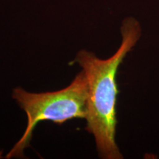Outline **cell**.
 <instances>
[{"label":"cell","mask_w":159,"mask_h":159,"mask_svg":"<svg viewBox=\"0 0 159 159\" xmlns=\"http://www.w3.org/2000/svg\"><path fill=\"white\" fill-rule=\"evenodd\" d=\"M120 32V46L112 56L101 59L94 52L83 49L71 63H78L86 77L89 94L85 130L94 136L99 156L103 159L124 158L116 142V75L119 66L141 39L142 26L136 19L128 17L122 21Z\"/></svg>","instance_id":"obj_1"},{"label":"cell","mask_w":159,"mask_h":159,"mask_svg":"<svg viewBox=\"0 0 159 159\" xmlns=\"http://www.w3.org/2000/svg\"><path fill=\"white\" fill-rule=\"evenodd\" d=\"M88 83L83 70L66 88L56 91L30 93L21 87L13 89V98L27 116V125L21 138L7 155V158L23 156L36 125L43 121L62 125L72 119L87 116Z\"/></svg>","instance_id":"obj_2"}]
</instances>
